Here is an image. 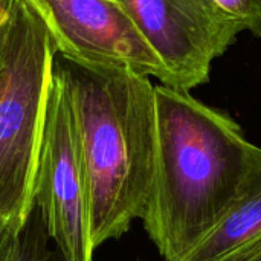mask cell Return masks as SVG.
<instances>
[{
  "label": "cell",
  "instance_id": "6da1fadb",
  "mask_svg": "<svg viewBox=\"0 0 261 261\" xmlns=\"http://www.w3.org/2000/svg\"><path fill=\"white\" fill-rule=\"evenodd\" d=\"M158 153L141 219L165 261H185L237 203L261 159L240 125L187 90L154 86Z\"/></svg>",
  "mask_w": 261,
  "mask_h": 261
},
{
  "label": "cell",
  "instance_id": "7a4b0ae2",
  "mask_svg": "<svg viewBox=\"0 0 261 261\" xmlns=\"http://www.w3.org/2000/svg\"><path fill=\"white\" fill-rule=\"evenodd\" d=\"M54 63L76 122L96 249L122 237L145 214L158 153L154 84L128 67L87 64L58 54Z\"/></svg>",
  "mask_w": 261,
  "mask_h": 261
},
{
  "label": "cell",
  "instance_id": "3957f363",
  "mask_svg": "<svg viewBox=\"0 0 261 261\" xmlns=\"http://www.w3.org/2000/svg\"><path fill=\"white\" fill-rule=\"evenodd\" d=\"M57 49L28 0H12L0 83V223L23 228L32 205L44 110Z\"/></svg>",
  "mask_w": 261,
  "mask_h": 261
},
{
  "label": "cell",
  "instance_id": "277c9868",
  "mask_svg": "<svg viewBox=\"0 0 261 261\" xmlns=\"http://www.w3.org/2000/svg\"><path fill=\"white\" fill-rule=\"evenodd\" d=\"M55 248L67 261H92L89 196L76 122L66 83L55 63L47 90L43 136L34 185Z\"/></svg>",
  "mask_w": 261,
  "mask_h": 261
},
{
  "label": "cell",
  "instance_id": "5b68a950",
  "mask_svg": "<svg viewBox=\"0 0 261 261\" xmlns=\"http://www.w3.org/2000/svg\"><path fill=\"white\" fill-rule=\"evenodd\" d=\"M164 63L168 87L190 92L210 81L213 61L243 32L211 0H121Z\"/></svg>",
  "mask_w": 261,
  "mask_h": 261
},
{
  "label": "cell",
  "instance_id": "8992f818",
  "mask_svg": "<svg viewBox=\"0 0 261 261\" xmlns=\"http://www.w3.org/2000/svg\"><path fill=\"white\" fill-rule=\"evenodd\" d=\"M57 54L80 63L121 66L168 86V72L118 0H28Z\"/></svg>",
  "mask_w": 261,
  "mask_h": 261
},
{
  "label": "cell",
  "instance_id": "52a82bcc",
  "mask_svg": "<svg viewBox=\"0 0 261 261\" xmlns=\"http://www.w3.org/2000/svg\"><path fill=\"white\" fill-rule=\"evenodd\" d=\"M258 239H261V159L229 214L185 261H222Z\"/></svg>",
  "mask_w": 261,
  "mask_h": 261
},
{
  "label": "cell",
  "instance_id": "ba28073f",
  "mask_svg": "<svg viewBox=\"0 0 261 261\" xmlns=\"http://www.w3.org/2000/svg\"><path fill=\"white\" fill-rule=\"evenodd\" d=\"M18 261H67L50 240L35 203L18 234Z\"/></svg>",
  "mask_w": 261,
  "mask_h": 261
},
{
  "label": "cell",
  "instance_id": "9c48e42d",
  "mask_svg": "<svg viewBox=\"0 0 261 261\" xmlns=\"http://www.w3.org/2000/svg\"><path fill=\"white\" fill-rule=\"evenodd\" d=\"M220 12L249 31L254 37H261V0H211Z\"/></svg>",
  "mask_w": 261,
  "mask_h": 261
},
{
  "label": "cell",
  "instance_id": "30bf717a",
  "mask_svg": "<svg viewBox=\"0 0 261 261\" xmlns=\"http://www.w3.org/2000/svg\"><path fill=\"white\" fill-rule=\"evenodd\" d=\"M11 20H12V0H0V83L6 66Z\"/></svg>",
  "mask_w": 261,
  "mask_h": 261
},
{
  "label": "cell",
  "instance_id": "8fae6325",
  "mask_svg": "<svg viewBox=\"0 0 261 261\" xmlns=\"http://www.w3.org/2000/svg\"><path fill=\"white\" fill-rule=\"evenodd\" d=\"M20 228L0 223V261H18Z\"/></svg>",
  "mask_w": 261,
  "mask_h": 261
},
{
  "label": "cell",
  "instance_id": "7c38bea8",
  "mask_svg": "<svg viewBox=\"0 0 261 261\" xmlns=\"http://www.w3.org/2000/svg\"><path fill=\"white\" fill-rule=\"evenodd\" d=\"M222 261H261V239Z\"/></svg>",
  "mask_w": 261,
  "mask_h": 261
},
{
  "label": "cell",
  "instance_id": "4fadbf2b",
  "mask_svg": "<svg viewBox=\"0 0 261 261\" xmlns=\"http://www.w3.org/2000/svg\"><path fill=\"white\" fill-rule=\"evenodd\" d=\"M118 2H121V0H118Z\"/></svg>",
  "mask_w": 261,
  "mask_h": 261
}]
</instances>
